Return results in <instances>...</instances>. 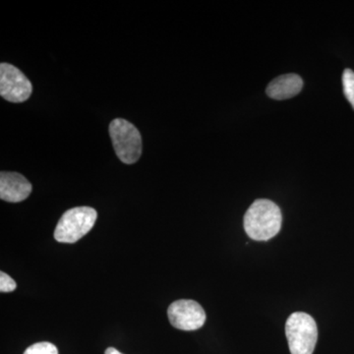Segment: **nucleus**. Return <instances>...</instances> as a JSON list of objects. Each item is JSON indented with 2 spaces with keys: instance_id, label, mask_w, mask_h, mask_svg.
Wrapping results in <instances>:
<instances>
[{
  "instance_id": "f257e3e1",
  "label": "nucleus",
  "mask_w": 354,
  "mask_h": 354,
  "mask_svg": "<svg viewBox=\"0 0 354 354\" xmlns=\"http://www.w3.org/2000/svg\"><path fill=\"white\" fill-rule=\"evenodd\" d=\"M281 221L278 205L267 199L256 200L244 216V230L253 241H268L279 234Z\"/></svg>"
},
{
  "instance_id": "9b49d317",
  "label": "nucleus",
  "mask_w": 354,
  "mask_h": 354,
  "mask_svg": "<svg viewBox=\"0 0 354 354\" xmlns=\"http://www.w3.org/2000/svg\"><path fill=\"white\" fill-rule=\"evenodd\" d=\"M15 281L6 272H0V291L1 292H11L16 290Z\"/></svg>"
},
{
  "instance_id": "f03ea898",
  "label": "nucleus",
  "mask_w": 354,
  "mask_h": 354,
  "mask_svg": "<svg viewBox=\"0 0 354 354\" xmlns=\"http://www.w3.org/2000/svg\"><path fill=\"white\" fill-rule=\"evenodd\" d=\"M286 335L291 354H313L318 328L315 320L304 312H295L288 317Z\"/></svg>"
},
{
  "instance_id": "20e7f679",
  "label": "nucleus",
  "mask_w": 354,
  "mask_h": 354,
  "mask_svg": "<svg viewBox=\"0 0 354 354\" xmlns=\"http://www.w3.org/2000/svg\"><path fill=\"white\" fill-rule=\"evenodd\" d=\"M109 136L121 162L135 164L141 157L142 138L139 130L129 121L116 118L109 124Z\"/></svg>"
},
{
  "instance_id": "9d476101",
  "label": "nucleus",
  "mask_w": 354,
  "mask_h": 354,
  "mask_svg": "<svg viewBox=\"0 0 354 354\" xmlns=\"http://www.w3.org/2000/svg\"><path fill=\"white\" fill-rule=\"evenodd\" d=\"M24 354H58L55 344L48 342H37L26 349Z\"/></svg>"
},
{
  "instance_id": "0eeeda50",
  "label": "nucleus",
  "mask_w": 354,
  "mask_h": 354,
  "mask_svg": "<svg viewBox=\"0 0 354 354\" xmlns=\"http://www.w3.org/2000/svg\"><path fill=\"white\" fill-rule=\"evenodd\" d=\"M32 184L18 172L1 171L0 174V198L3 201H24L32 192Z\"/></svg>"
},
{
  "instance_id": "f8f14e48",
  "label": "nucleus",
  "mask_w": 354,
  "mask_h": 354,
  "mask_svg": "<svg viewBox=\"0 0 354 354\" xmlns=\"http://www.w3.org/2000/svg\"><path fill=\"white\" fill-rule=\"evenodd\" d=\"M104 354H123L121 353L120 351H118V349L114 348H109L106 349V353Z\"/></svg>"
},
{
  "instance_id": "1a4fd4ad",
  "label": "nucleus",
  "mask_w": 354,
  "mask_h": 354,
  "mask_svg": "<svg viewBox=\"0 0 354 354\" xmlns=\"http://www.w3.org/2000/svg\"><path fill=\"white\" fill-rule=\"evenodd\" d=\"M342 86H344V95L354 109V72L353 70H344L342 74Z\"/></svg>"
},
{
  "instance_id": "6e6552de",
  "label": "nucleus",
  "mask_w": 354,
  "mask_h": 354,
  "mask_svg": "<svg viewBox=\"0 0 354 354\" xmlns=\"http://www.w3.org/2000/svg\"><path fill=\"white\" fill-rule=\"evenodd\" d=\"M304 88V80L297 74H285L277 77L267 87V95L277 101L291 99L299 94Z\"/></svg>"
},
{
  "instance_id": "39448f33",
  "label": "nucleus",
  "mask_w": 354,
  "mask_h": 354,
  "mask_svg": "<svg viewBox=\"0 0 354 354\" xmlns=\"http://www.w3.org/2000/svg\"><path fill=\"white\" fill-rule=\"evenodd\" d=\"M32 92V84L22 71L9 64H0V95L4 100L15 104L26 102Z\"/></svg>"
},
{
  "instance_id": "423d86ee",
  "label": "nucleus",
  "mask_w": 354,
  "mask_h": 354,
  "mask_svg": "<svg viewBox=\"0 0 354 354\" xmlns=\"http://www.w3.org/2000/svg\"><path fill=\"white\" fill-rule=\"evenodd\" d=\"M169 322L183 330L200 329L206 322V313L201 305L194 300L180 299L169 305L167 309Z\"/></svg>"
},
{
  "instance_id": "7ed1b4c3",
  "label": "nucleus",
  "mask_w": 354,
  "mask_h": 354,
  "mask_svg": "<svg viewBox=\"0 0 354 354\" xmlns=\"http://www.w3.org/2000/svg\"><path fill=\"white\" fill-rule=\"evenodd\" d=\"M97 218V211L90 207L70 209L60 218L53 236L60 243H75L92 230Z\"/></svg>"
}]
</instances>
